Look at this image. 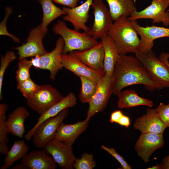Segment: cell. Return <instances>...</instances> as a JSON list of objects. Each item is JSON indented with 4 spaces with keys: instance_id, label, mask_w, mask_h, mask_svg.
<instances>
[{
    "instance_id": "6da1fadb",
    "label": "cell",
    "mask_w": 169,
    "mask_h": 169,
    "mask_svg": "<svg viewBox=\"0 0 169 169\" xmlns=\"http://www.w3.org/2000/svg\"><path fill=\"white\" fill-rule=\"evenodd\" d=\"M137 84L151 91L163 89L136 57L119 54L112 77V94L117 95L124 88Z\"/></svg>"
},
{
    "instance_id": "7a4b0ae2",
    "label": "cell",
    "mask_w": 169,
    "mask_h": 169,
    "mask_svg": "<svg viewBox=\"0 0 169 169\" xmlns=\"http://www.w3.org/2000/svg\"><path fill=\"white\" fill-rule=\"evenodd\" d=\"M128 17L122 16L114 21L108 35L114 43L119 54L139 51L140 39Z\"/></svg>"
},
{
    "instance_id": "3957f363",
    "label": "cell",
    "mask_w": 169,
    "mask_h": 169,
    "mask_svg": "<svg viewBox=\"0 0 169 169\" xmlns=\"http://www.w3.org/2000/svg\"><path fill=\"white\" fill-rule=\"evenodd\" d=\"M53 30L55 33L59 35L64 41L63 54L74 51H84L96 45L97 40L84 32L80 33L69 28L66 23L58 21L54 24Z\"/></svg>"
},
{
    "instance_id": "277c9868",
    "label": "cell",
    "mask_w": 169,
    "mask_h": 169,
    "mask_svg": "<svg viewBox=\"0 0 169 169\" xmlns=\"http://www.w3.org/2000/svg\"><path fill=\"white\" fill-rule=\"evenodd\" d=\"M63 98L55 88L50 84H45L40 85L31 97L26 99V103L40 116Z\"/></svg>"
},
{
    "instance_id": "5b68a950",
    "label": "cell",
    "mask_w": 169,
    "mask_h": 169,
    "mask_svg": "<svg viewBox=\"0 0 169 169\" xmlns=\"http://www.w3.org/2000/svg\"><path fill=\"white\" fill-rule=\"evenodd\" d=\"M156 81L164 89L169 87V68L151 50L146 52L139 51L135 53Z\"/></svg>"
},
{
    "instance_id": "8992f818",
    "label": "cell",
    "mask_w": 169,
    "mask_h": 169,
    "mask_svg": "<svg viewBox=\"0 0 169 169\" xmlns=\"http://www.w3.org/2000/svg\"><path fill=\"white\" fill-rule=\"evenodd\" d=\"M69 114L68 108L55 117L46 120L35 129L32 136L33 142L38 148H42L50 141L54 139L57 131Z\"/></svg>"
},
{
    "instance_id": "52a82bcc",
    "label": "cell",
    "mask_w": 169,
    "mask_h": 169,
    "mask_svg": "<svg viewBox=\"0 0 169 169\" xmlns=\"http://www.w3.org/2000/svg\"><path fill=\"white\" fill-rule=\"evenodd\" d=\"M91 6L94 17L93 24L91 28L84 32L96 39H102L107 35L113 20L109 10L102 0H94Z\"/></svg>"
},
{
    "instance_id": "ba28073f",
    "label": "cell",
    "mask_w": 169,
    "mask_h": 169,
    "mask_svg": "<svg viewBox=\"0 0 169 169\" xmlns=\"http://www.w3.org/2000/svg\"><path fill=\"white\" fill-rule=\"evenodd\" d=\"M64 44L63 38H59L53 50L31 59L33 66L36 68L49 70L51 79L54 80L57 73L63 68L61 59Z\"/></svg>"
},
{
    "instance_id": "9c48e42d",
    "label": "cell",
    "mask_w": 169,
    "mask_h": 169,
    "mask_svg": "<svg viewBox=\"0 0 169 169\" xmlns=\"http://www.w3.org/2000/svg\"><path fill=\"white\" fill-rule=\"evenodd\" d=\"M47 32L43 30L40 25L32 29L22 45L13 48L18 51L19 60L29 57L41 56L46 53L42 40Z\"/></svg>"
},
{
    "instance_id": "30bf717a",
    "label": "cell",
    "mask_w": 169,
    "mask_h": 169,
    "mask_svg": "<svg viewBox=\"0 0 169 169\" xmlns=\"http://www.w3.org/2000/svg\"><path fill=\"white\" fill-rule=\"evenodd\" d=\"M151 4L140 11H134L128 18L131 21L140 19H151L153 23H161L165 26L169 25V12L165 10L169 6V0H151Z\"/></svg>"
},
{
    "instance_id": "8fae6325",
    "label": "cell",
    "mask_w": 169,
    "mask_h": 169,
    "mask_svg": "<svg viewBox=\"0 0 169 169\" xmlns=\"http://www.w3.org/2000/svg\"><path fill=\"white\" fill-rule=\"evenodd\" d=\"M43 150L50 155L55 162L63 169H73L76 158L72 146L54 139L44 147Z\"/></svg>"
},
{
    "instance_id": "7c38bea8",
    "label": "cell",
    "mask_w": 169,
    "mask_h": 169,
    "mask_svg": "<svg viewBox=\"0 0 169 169\" xmlns=\"http://www.w3.org/2000/svg\"><path fill=\"white\" fill-rule=\"evenodd\" d=\"M61 59L63 68L78 77L82 75L87 77L97 84L105 74L104 71L95 70L86 65L76 56L73 51L66 54L62 53Z\"/></svg>"
},
{
    "instance_id": "4fadbf2b",
    "label": "cell",
    "mask_w": 169,
    "mask_h": 169,
    "mask_svg": "<svg viewBox=\"0 0 169 169\" xmlns=\"http://www.w3.org/2000/svg\"><path fill=\"white\" fill-rule=\"evenodd\" d=\"M112 77L105 73L98 84L94 96L88 103L87 117L91 118L96 113L102 111L106 107L112 94Z\"/></svg>"
},
{
    "instance_id": "5bb4252c",
    "label": "cell",
    "mask_w": 169,
    "mask_h": 169,
    "mask_svg": "<svg viewBox=\"0 0 169 169\" xmlns=\"http://www.w3.org/2000/svg\"><path fill=\"white\" fill-rule=\"evenodd\" d=\"M131 25L140 36L139 51L146 52L151 50L154 40L169 37V28L152 25L143 27L136 21H131Z\"/></svg>"
},
{
    "instance_id": "9a60e30c",
    "label": "cell",
    "mask_w": 169,
    "mask_h": 169,
    "mask_svg": "<svg viewBox=\"0 0 169 169\" xmlns=\"http://www.w3.org/2000/svg\"><path fill=\"white\" fill-rule=\"evenodd\" d=\"M164 144L163 134L141 133L135 144V149L137 155L145 163L150 161V158L157 149Z\"/></svg>"
},
{
    "instance_id": "2e32d148",
    "label": "cell",
    "mask_w": 169,
    "mask_h": 169,
    "mask_svg": "<svg viewBox=\"0 0 169 169\" xmlns=\"http://www.w3.org/2000/svg\"><path fill=\"white\" fill-rule=\"evenodd\" d=\"M56 163L44 150H33L22 159V163L13 166L14 169H55Z\"/></svg>"
},
{
    "instance_id": "e0dca14e",
    "label": "cell",
    "mask_w": 169,
    "mask_h": 169,
    "mask_svg": "<svg viewBox=\"0 0 169 169\" xmlns=\"http://www.w3.org/2000/svg\"><path fill=\"white\" fill-rule=\"evenodd\" d=\"M93 0H86L80 5L73 8L63 7L62 9L66 13L63 19L72 23L75 30L79 31L82 29L84 32H87L90 28L86 23L90 16L89 12Z\"/></svg>"
},
{
    "instance_id": "ac0fdd59",
    "label": "cell",
    "mask_w": 169,
    "mask_h": 169,
    "mask_svg": "<svg viewBox=\"0 0 169 169\" xmlns=\"http://www.w3.org/2000/svg\"><path fill=\"white\" fill-rule=\"evenodd\" d=\"M135 129L141 133L163 134L166 127L159 118L156 109L147 108L146 114L137 118L133 125Z\"/></svg>"
},
{
    "instance_id": "d6986e66",
    "label": "cell",
    "mask_w": 169,
    "mask_h": 169,
    "mask_svg": "<svg viewBox=\"0 0 169 169\" xmlns=\"http://www.w3.org/2000/svg\"><path fill=\"white\" fill-rule=\"evenodd\" d=\"M73 52L82 62L90 68L98 71H104V52L101 40L96 45L89 49Z\"/></svg>"
},
{
    "instance_id": "ffe728a7",
    "label": "cell",
    "mask_w": 169,
    "mask_h": 169,
    "mask_svg": "<svg viewBox=\"0 0 169 169\" xmlns=\"http://www.w3.org/2000/svg\"><path fill=\"white\" fill-rule=\"evenodd\" d=\"M90 118L87 117L84 121L72 124L62 122L57 131L54 139L72 146L75 140L87 129Z\"/></svg>"
},
{
    "instance_id": "44dd1931",
    "label": "cell",
    "mask_w": 169,
    "mask_h": 169,
    "mask_svg": "<svg viewBox=\"0 0 169 169\" xmlns=\"http://www.w3.org/2000/svg\"><path fill=\"white\" fill-rule=\"evenodd\" d=\"M76 103L77 99L75 95L72 92L69 93L44 114L38 117L37 122L25 135V139L27 141L31 139L35 129L42 122L47 119L55 116L66 108L73 107Z\"/></svg>"
},
{
    "instance_id": "7402d4cb",
    "label": "cell",
    "mask_w": 169,
    "mask_h": 169,
    "mask_svg": "<svg viewBox=\"0 0 169 169\" xmlns=\"http://www.w3.org/2000/svg\"><path fill=\"white\" fill-rule=\"evenodd\" d=\"M30 113L24 106L18 107L8 114L7 122L10 133L22 138L25 132L24 121Z\"/></svg>"
},
{
    "instance_id": "603a6c76",
    "label": "cell",
    "mask_w": 169,
    "mask_h": 169,
    "mask_svg": "<svg viewBox=\"0 0 169 169\" xmlns=\"http://www.w3.org/2000/svg\"><path fill=\"white\" fill-rule=\"evenodd\" d=\"M117 95L118 97L117 105L120 109L129 108L139 105H145L149 107L153 106L152 100L139 96L133 90L121 91Z\"/></svg>"
},
{
    "instance_id": "cb8c5ba5",
    "label": "cell",
    "mask_w": 169,
    "mask_h": 169,
    "mask_svg": "<svg viewBox=\"0 0 169 169\" xmlns=\"http://www.w3.org/2000/svg\"><path fill=\"white\" fill-rule=\"evenodd\" d=\"M101 40L104 52V70L105 74L112 77L119 54L114 43L108 35Z\"/></svg>"
},
{
    "instance_id": "d4e9b609",
    "label": "cell",
    "mask_w": 169,
    "mask_h": 169,
    "mask_svg": "<svg viewBox=\"0 0 169 169\" xmlns=\"http://www.w3.org/2000/svg\"><path fill=\"white\" fill-rule=\"evenodd\" d=\"M29 150L28 146L23 140L15 141L11 149L6 154L0 169L9 168L14 162L25 157Z\"/></svg>"
},
{
    "instance_id": "484cf974",
    "label": "cell",
    "mask_w": 169,
    "mask_h": 169,
    "mask_svg": "<svg viewBox=\"0 0 169 169\" xmlns=\"http://www.w3.org/2000/svg\"><path fill=\"white\" fill-rule=\"evenodd\" d=\"M113 21L122 16L128 17L136 9L133 0H105Z\"/></svg>"
},
{
    "instance_id": "4316f807",
    "label": "cell",
    "mask_w": 169,
    "mask_h": 169,
    "mask_svg": "<svg viewBox=\"0 0 169 169\" xmlns=\"http://www.w3.org/2000/svg\"><path fill=\"white\" fill-rule=\"evenodd\" d=\"M43 11L42 22L40 25L42 28L47 32V27L53 21L62 15L66 14L62 9L56 6L52 0H38Z\"/></svg>"
},
{
    "instance_id": "83f0119b",
    "label": "cell",
    "mask_w": 169,
    "mask_h": 169,
    "mask_svg": "<svg viewBox=\"0 0 169 169\" xmlns=\"http://www.w3.org/2000/svg\"><path fill=\"white\" fill-rule=\"evenodd\" d=\"M8 108V105L5 103L0 104V152L3 155H6L9 151L7 143L10 132L6 115Z\"/></svg>"
},
{
    "instance_id": "f1b7e54d",
    "label": "cell",
    "mask_w": 169,
    "mask_h": 169,
    "mask_svg": "<svg viewBox=\"0 0 169 169\" xmlns=\"http://www.w3.org/2000/svg\"><path fill=\"white\" fill-rule=\"evenodd\" d=\"M81 89L79 98L83 103H88L92 99L96 92L98 84L90 79L83 76H79Z\"/></svg>"
},
{
    "instance_id": "f546056e",
    "label": "cell",
    "mask_w": 169,
    "mask_h": 169,
    "mask_svg": "<svg viewBox=\"0 0 169 169\" xmlns=\"http://www.w3.org/2000/svg\"><path fill=\"white\" fill-rule=\"evenodd\" d=\"M40 86L35 84L30 78L24 81L17 82V88L27 99L35 93Z\"/></svg>"
},
{
    "instance_id": "4dcf8cb0",
    "label": "cell",
    "mask_w": 169,
    "mask_h": 169,
    "mask_svg": "<svg viewBox=\"0 0 169 169\" xmlns=\"http://www.w3.org/2000/svg\"><path fill=\"white\" fill-rule=\"evenodd\" d=\"M32 66L31 60H28L25 58L19 60L15 76L17 82L24 81L30 78L29 70Z\"/></svg>"
},
{
    "instance_id": "1f68e13d",
    "label": "cell",
    "mask_w": 169,
    "mask_h": 169,
    "mask_svg": "<svg viewBox=\"0 0 169 169\" xmlns=\"http://www.w3.org/2000/svg\"><path fill=\"white\" fill-rule=\"evenodd\" d=\"M96 166L93 155L87 153H82L80 158H76L73 164L75 169H92Z\"/></svg>"
},
{
    "instance_id": "d6a6232c",
    "label": "cell",
    "mask_w": 169,
    "mask_h": 169,
    "mask_svg": "<svg viewBox=\"0 0 169 169\" xmlns=\"http://www.w3.org/2000/svg\"><path fill=\"white\" fill-rule=\"evenodd\" d=\"M17 57L13 51H8L4 56L1 57L0 67V99H3L2 88L3 76L5 70L11 62L15 60Z\"/></svg>"
},
{
    "instance_id": "836d02e7",
    "label": "cell",
    "mask_w": 169,
    "mask_h": 169,
    "mask_svg": "<svg viewBox=\"0 0 169 169\" xmlns=\"http://www.w3.org/2000/svg\"><path fill=\"white\" fill-rule=\"evenodd\" d=\"M157 115L162 123L166 127H169V107L168 105L160 103L156 108Z\"/></svg>"
},
{
    "instance_id": "e575fe53",
    "label": "cell",
    "mask_w": 169,
    "mask_h": 169,
    "mask_svg": "<svg viewBox=\"0 0 169 169\" xmlns=\"http://www.w3.org/2000/svg\"><path fill=\"white\" fill-rule=\"evenodd\" d=\"M12 10L11 8L8 7L6 9V14L5 17L0 23V35H6L11 38L16 43H19V39L17 37L10 33L7 31L6 28V22L10 14L12 13Z\"/></svg>"
},
{
    "instance_id": "d590c367",
    "label": "cell",
    "mask_w": 169,
    "mask_h": 169,
    "mask_svg": "<svg viewBox=\"0 0 169 169\" xmlns=\"http://www.w3.org/2000/svg\"><path fill=\"white\" fill-rule=\"evenodd\" d=\"M101 148L103 150L108 152L115 158L120 164L123 169H131V167L125 160L124 158L118 153L113 148L108 147L102 145Z\"/></svg>"
},
{
    "instance_id": "8d00e7d4",
    "label": "cell",
    "mask_w": 169,
    "mask_h": 169,
    "mask_svg": "<svg viewBox=\"0 0 169 169\" xmlns=\"http://www.w3.org/2000/svg\"><path fill=\"white\" fill-rule=\"evenodd\" d=\"M57 4L63 5L70 8H73L76 6L79 0H52Z\"/></svg>"
},
{
    "instance_id": "74e56055",
    "label": "cell",
    "mask_w": 169,
    "mask_h": 169,
    "mask_svg": "<svg viewBox=\"0 0 169 169\" xmlns=\"http://www.w3.org/2000/svg\"><path fill=\"white\" fill-rule=\"evenodd\" d=\"M123 114L120 110H116L113 112L110 115V121L111 123H118L120 119Z\"/></svg>"
},
{
    "instance_id": "f35d334b",
    "label": "cell",
    "mask_w": 169,
    "mask_h": 169,
    "mask_svg": "<svg viewBox=\"0 0 169 169\" xmlns=\"http://www.w3.org/2000/svg\"><path fill=\"white\" fill-rule=\"evenodd\" d=\"M118 124L128 128L131 125L130 118L128 116L123 115L119 121Z\"/></svg>"
},
{
    "instance_id": "ab89813d",
    "label": "cell",
    "mask_w": 169,
    "mask_h": 169,
    "mask_svg": "<svg viewBox=\"0 0 169 169\" xmlns=\"http://www.w3.org/2000/svg\"><path fill=\"white\" fill-rule=\"evenodd\" d=\"M159 58L164 62L169 68V54L167 53L163 52L161 54Z\"/></svg>"
},
{
    "instance_id": "60d3db41",
    "label": "cell",
    "mask_w": 169,
    "mask_h": 169,
    "mask_svg": "<svg viewBox=\"0 0 169 169\" xmlns=\"http://www.w3.org/2000/svg\"><path fill=\"white\" fill-rule=\"evenodd\" d=\"M161 163L162 169H169V155L163 158Z\"/></svg>"
},
{
    "instance_id": "b9f144b4",
    "label": "cell",
    "mask_w": 169,
    "mask_h": 169,
    "mask_svg": "<svg viewBox=\"0 0 169 169\" xmlns=\"http://www.w3.org/2000/svg\"><path fill=\"white\" fill-rule=\"evenodd\" d=\"M162 163L158 164L155 166H154L151 167H149L146 168L147 169H162Z\"/></svg>"
},
{
    "instance_id": "7bdbcfd3",
    "label": "cell",
    "mask_w": 169,
    "mask_h": 169,
    "mask_svg": "<svg viewBox=\"0 0 169 169\" xmlns=\"http://www.w3.org/2000/svg\"><path fill=\"white\" fill-rule=\"evenodd\" d=\"M169 106V101H168V104H167Z\"/></svg>"
}]
</instances>
